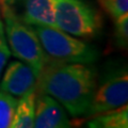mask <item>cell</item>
<instances>
[{
  "instance_id": "cell-11",
  "label": "cell",
  "mask_w": 128,
  "mask_h": 128,
  "mask_svg": "<svg viewBox=\"0 0 128 128\" xmlns=\"http://www.w3.org/2000/svg\"><path fill=\"white\" fill-rule=\"evenodd\" d=\"M17 99L15 96L0 90V128H9L14 118Z\"/></svg>"
},
{
  "instance_id": "cell-3",
  "label": "cell",
  "mask_w": 128,
  "mask_h": 128,
  "mask_svg": "<svg viewBox=\"0 0 128 128\" xmlns=\"http://www.w3.org/2000/svg\"><path fill=\"white\" fill-rule=\"evenodd\" d=\"M47 61L91 64L98 59V51L86 43L57 28L32 26Z\"/></svg>"
},
{
  "instance_id": "cell-6",
  "label": "cell",
  "mask_w": 128,
  "mask_h": 128,
  "mask_svg": "<svg viewBox=\"0 0 128 128\" xmlns=\"http://www.w3.org/2000/svg\"><path fill=\"white\" fill-rule=\"evenodd\" d=\"M70 126V122L61 104L50 95L38 92L35 96L33 127L65 128Z\"/></svg>"
},
{
  "instance_id": "cell-15",
  "label": "cell",
  "mask_w": 128,
  "mask_h": 128,
  "mask_svg": "<svg viewBox=\"0 0 128 128\" xmlns=\"http://www.w3.org/2000/svg\"><path fill=\"white\" fill-rule=\"evenodd\" d=\"M1 2H4V1H8V0H0Z\"/></svg>"
},
{
  "instance_id": "cell-12",
  "label": "cell",
  "mask_w": 128,
  "mask_h": 128,
  "mask_svg": "<svg viewBox=\"0 0 128 128\" xmlns=\"http://www.w3.org/2000/svg\"><path fill=\"white\" fill-rule=\"evenodd\" d=\"M114 42L118 47L127 48L128 44V15L123 14L114 19Z\"/></svg>"
},
{
  "instance_id": "cell-7",
  "label": "cell",
  "mask_w": 128,
  "mask_h": 128,
  "mask_svg": "<svg viewBox=\"0 0 128 128\" xmlns=\"http://www.w3.org/2000/svg\"><path fill=\"white\" fill-rule=\"evenodd\" d=\"M36 79V74L28 64L22 61H12L3 75L0 90L15 97H22L35 89Z\"/></svg>"
},
{
  "instance_id": "cell-9",
  "label": "cell",
  "mask_w": 128,
  "mask_h": 128,
  "mask_svg": "<svg viewBox=\"0 0 128 128\" xmlns=\"http://www.w3.org/2000/svg\"><path fill=\"white\" fill-rule=\"evenodd\" d=\"M35 96L36 90L33 89L22 96L20 100H17L15 108L14 118L11 127L13 128H29L33 127L34 112H35Z\"/></svg>"
},
{
  "instance_id": "cell-2",
  "label": "cell",
  "mask_w": 128,
  "mask_h": 128,
  "mask_svg": "<svg viewBox=\"0 0 128 128\" xmlns=\"http://www.w3.org/2000/svg\"><path fill=\"white\" fill-rule=\"evenodd\" d=\"M2 13L6 41L9 42L12 54L14 57L28 64L36 76H38L47 63V59L35 31L32 26L24 22L8 4L3 6Z\"/></svg>"
},
{
  "instance_id": "cell-5",
  "label": "cell",
  "mask_w": 128,
  "mask_h": 128,
  "mask_svg": "<svg viewBox=\"0 0 128 128\" xmlns=\"http://www.w3.org/2000/svg\"><path fill=\"white\" fill-rule=\"evenodd\" d=\"M128 74L126 66H120L109 70L96 86L84 116H94L106 111L127 105Z\"/></svg>"
},
{
  "instance_id": "cell-13",
  "label": "cell",
  "mask_w": 128,
  "mask_h": 128,
  "mask_svg": "<svg viewBox=\"0 0 128 128\" xmlns=\"http://www.w3.org/2000/svg\"><path fill=\"white\" fill-rule=\"evenodd\" d=\"M98 1L102 9L113 19H116L123 14L127 13L128 0H98Z\"/></svg>"
},
{
  "instance_id": "cell-8",
  "label": "cell",
  "mask_w": 128,
  "mask_h": 128,
  "mask_svg": "<svg viewBox=\"0 0 128 128\" xmlns=\"http://www.w3.org/2000/svg\"><path fill=\"white\" fill-rule=\"evenodd\" d=\"M22 20L30 26L57 28L54 0H22Z\"/></svg>"
},
{
  "instance_id": "cell-1",
  "label": "cell",
  "mask_w": 128,
  "mask_h": 128,
  "mask_svg": "<svg viewBox=\"0 0 128 128\" xmlns=\"http://www.w3.org/2000/svg\"><path fill=\"white\" fill-rule=\"evenodd\" d=\"M96 86V70L89 64L47 61L38 76L35 90L50 95L78 118L86 113Z\"/></svg>"
},
{
  "instance_id": "cell-4",
  "label": "cell",
  "mask_w": 128,
  "mask_h": 128,
  "mask_svg": "<svg viewBox=\"0 0 128 128\" xmlns=\"http://www.w3.org/2000/svg\"><path fill=\"white\" fill-rule=\"evenodd\" d=\"M54 17L60 30L74 36L91 38L102 26L99 12L86 0H54Z\"/></svg>"
},
{
  "instance_id": "cell-10",
  "label": "cell",
  "mask_w": 128,
  "mask_h": 128,
  "mask_svg": "<svg viewBox=\"0 0 128 128\" xmlns=\"http://www.w3.org/2000/svg\"><path fill=\"white\" fill-rule=\"evenodd\" d=\"M91 128H127L128 127V108L124 105L116 109L106 111L94 115L86 124Z\"/></svg>"
},
{
  "instance_id": "cell-14",
  "label": "cell",
  "mask_w": 128,
  "mask_h": 128,
  "mask_svg": "<svg viewBox=\"0 0 128 128\" xmlns=\"http://www.w3.org/2000/svg\"><path fill=\"white\" fill-rule=\"evenodd\" d=\"M11 56V50L8 45L6 38L4 35V26L0 19V77L3 72V68L6 65V62Z\"/></svg>"
}]
</instances>
